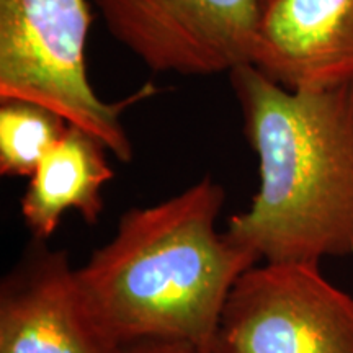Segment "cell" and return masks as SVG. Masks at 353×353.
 I'll return each instance as SVG.
<instances>
[{
  "label": "cell",
  "instance_id": "6da1fadb",
  "mask_svg": "<svg viewBox=\"0 0 353 353\" xmlns=\"http://www.w3.org/2000/svg\"><path fill=\"white\" fill-rule=\"evenodd\" d=\"M229 82L260 185L226 236L260 262L353 257V79L291 90L245 64Z\"/></svg>",
  "mask_w": 353,
  "mask_h": 353
},
{
  "label": "cell",
  "instance_id": "9c48e42d",
  "mask_svg": "<svg viewBox=\"0 0 353 353\" xmlns=\"http://www.w3.org/2000/svg\"><path fill=\"white\" fill-rule=\"evenodd\" d=\"M68 128L63 117L43 105L0 100V174L30 179Z\"/></svg>",
  "mask_w": 353,
  "mask_h": 353
},
{
  "label": "cell",
  "instance_id": "52a82bcc",
  "mask_svg": "<svg viewBox=\"0 0 353 353\" xmlns=\"http://www.w3.org/2000/svg\"><path fill=\"white\" fill-rule=\"evenodd\" d=\"M291 90L353 79V0H255L252 63Z\"/></svg>",
  "mask_w": 353,
  "mask_h": 353
},
{
  "label": "cell",
  "instance_id": "3957f363",
  "mask_svg": "<svg viewBox=\"0 0 353 353\" xmlns=\"http://www.w3.org/2000/svg\"><path fill=\"white\" fill-rule=\"evenodd\" d=\"M92 20L88 0H0V100L43 105L131 162L121 114L157 87L149 82L123 100L100 99L87 72Z\"/></svg>",
  "mask_w": 353,
  "mask_h": 353
},
{
  "label": "cell",
  "instance_id": "5b68a950",
  "mask_svg": "<svg viewBox=\"0 0 353 353\" xmlns=\"http://www.w3.org/2000/svg\"><path fill=\"white\" fill-rule=\"evenodd\" d=\"M110 34L154 72L231 74L252 63L255 0H94Z\"/></svg>",
  "mask_w": 353,
  "mask_h": 353
},
{
  "label": "cell",
  "instance_id": "30bf717a",
  "mask_svg": "<svg viewBox=\"0 0 353 353\" xmlns=\"http://www.w3.org/2000/svg\"><path fill=\"white\" fill-rule=\"evenodd\" d=\"M121 353H200L188 343L169 341H143L123 347Z\"/></svg>",
  "mask_w": 353,
  "mask_h": 353
},
{
  "label": "cell",
  "instance_id": "7a4b0ae2",
  "mask_svg": "<svg viewBox=\"0 0 353 353\" xmlns=\"http://www.w3.org/2000/svg\"><path fill=\"white\" fill-rule=\"evenodd\" d=\"M224 200L223 185L203 176L169 200L128 210L113 239L77 268L113 342H182L210 353L234 283L260 262L216 229Z\"/></svg>",
  "mask_w": 353,
  "mask_h": 353
},
{
  "label": "cell",
  "instance_id": "8992f818",
  "mask_svg": "<svg viewBox=\"0 0 353 353\" xmlns=\"http://www.w3.org/2000/svg\"><path fill=\"white\" fill-rule=\"evenodd\" d=\"M95 321L68 252L33 241L0 290V353H121Z\"/></svg>",
  "mask_w": 353,
  "mask_h": 353
},
{
  "label": "cell",
  "instance_id": "ba28073f",
  "mask_svg": "<svg viewBox=\"0 0 353 353\" xmlns=\"http://www.w3.org/2000/svg\"><path fill=\"white\" fill-rule=\"evenodd\" d=\"M108 152L92 132L69 125L30 176L20 200L21 218L33 241L50 239L70 210L87 224L99 223L105 210L103 187L114 175Z\"/></svg>",
  "mask_w": 353,
  "mask_h": 353
},
{
  "label": "cell",
  "instance_id": "277c9868",
  "mask_svg": "<svg viewBox=\"0 0 353 353\" xmlns=\"http://www.w3.org/2000/svg\"><path fill=\"white\" fill-rule=\"evenodd\" d=\"M210 353H353V298L321 263H255L234 283Z\"/></svg>",
  "mask_w": 353,
  "mask_h": 353
}]
</instances>
